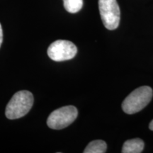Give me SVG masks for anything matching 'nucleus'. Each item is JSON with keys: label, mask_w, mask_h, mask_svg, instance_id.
<instances>
[{"label": "nucleus", "mask_w": 153, "mask_h": 153, "mask_svg": "<svg viewBox=\"0 0 153 153\" xmlns=\"http://www.w3.org/2000/svg\"><path fill=\"white\" fill-rule=\"evenodd\" d=\"M33 104V96L31 92L19 91L14 94L6 107V116L11 120L22 118L29 112Z\"/></svg>", "instance_id": "nucleus-1"}, {"label": "nucleus", "mask_w": 153, "mask_h": 153, "mask_svg": "<svg viewBox=\"0 0 153 153\" xmlns=\"http://www.w3.org/2000/svg\"><path fill=\"white\" fill-rule=\"evenodd\" d=\"M152 96V89L150 87L143 86L137 88L124 99L122 108L127 114L139 112L150 103Z\"/></svg>", "instance_id": "nucleus-2"}, {"label": "nucleus", "mask_w": 153, "mask_h": 153, "mask_svg": "<svg viewBox=\"0 0 153 153\" xmlns=\"http://www.w3.org/2000/svg\"><path fill=\"white\" fill-rule=\"evenodd\" d=\"M77 115L78 111L76 107L73 106L61 107L50 114L47 120V125L52 129H63L73 123Z\"/></svg>", "instance_id": "nucleus-3"}, {"label": "nucleus", "mask_w": 153, "mask_h": 153, "mask_svg": "<svg viewBox=\"0 0 153 153\" xmlns=\"http://www.w3.org/2000/svg\"><path fill=\"white\" fill-rule=\"evenodd\" d=\"M99 9L103 24L107 29L115 30L120 22V8L116 0H99Z\"/></svg>", "instance_id": "nucleus-4"}, {"label": "nucleus", "mask_w": 153, "mask_h": 153, "mask_svg": "<svg viewBox=\"0 0 153 153\" xmlns=\"http://www.w3.org/2000/svg\"><path fill=\"white\" fill-rule=\"evenodd\" d=\"M77 53V48L73 43L57 40L50 45L48 48V55L51 60L61 62V61L71 60Z\"/></svg>", "instance_id": "nucleus-5"}, {"label": "nucleus", "mask_w": 153, "mask_h": 153, "mask_svg": "<svg viewBox=\"0 0 153 153\" xmlns=\"http://www.w3.org/2000/svg\"><path fill=\"white\" fill-rule=\"evenodd\" d=\"M144 149V142L140 138L128 140L124 143L123 153H140Z\"/></svg>", "instance_id": "nucleus-6"}, {"label": "nucleus", "mask_w": 153, "mask_h": 153, "mask_svg": "<svg viewBox=\"0 0 153 153\" xmlns=\"http://www.w3.org/2000/svg\"><path fill=\"white\" fill-rule=\"evenodd\" d=\"M107 149V145L105 141L101 140L91 141L84 150V153H104Z\"/></svg>", "instance_id": "nucleus-7"}, {"label": "nucleus", "mask_w": 153, "mask_h": 153, "mask_svg": "<svg viewBox=\"0 0 153 153\" xmlns=\"http://www.w3.org/2000/svg\"><path fill=\"white\" fill-rule=\"evenodd\" d=\"M63 4L67 11L75 14L81 10L83 7V0H63Z\"/></svg>", "instance_id": "nucleus-8"}, {"label": "nucleus", "mask_w": 153, "mask_h": 153, "mask_svg": "<svg viewBox=\"0 0 153 153\" xmlns=\"http://www.w3.org/2000/svg\"><path fill=\"white\" fill-rule=\"evenodd\" d=\"M2 41H3V30H2V28H1V24H0V47H1Z\"/></svg>", "instance_id": "nucleus-9"}, {"label": "nucleus", "mask_w": 153, "mask_h": 153, "mask_svg": "<svg viewBox=\"0 0 153 153\" xmlns=\"http://www.w3.org/2000/svg\"><path fill=\"white\" fill-rule=\"evenodd\" d=\"M149 128H150V129L151 130V131H153V120L150 122V125H149Z\"/></svg>", "instance_id": "nucleus-10"}]
</instances>
